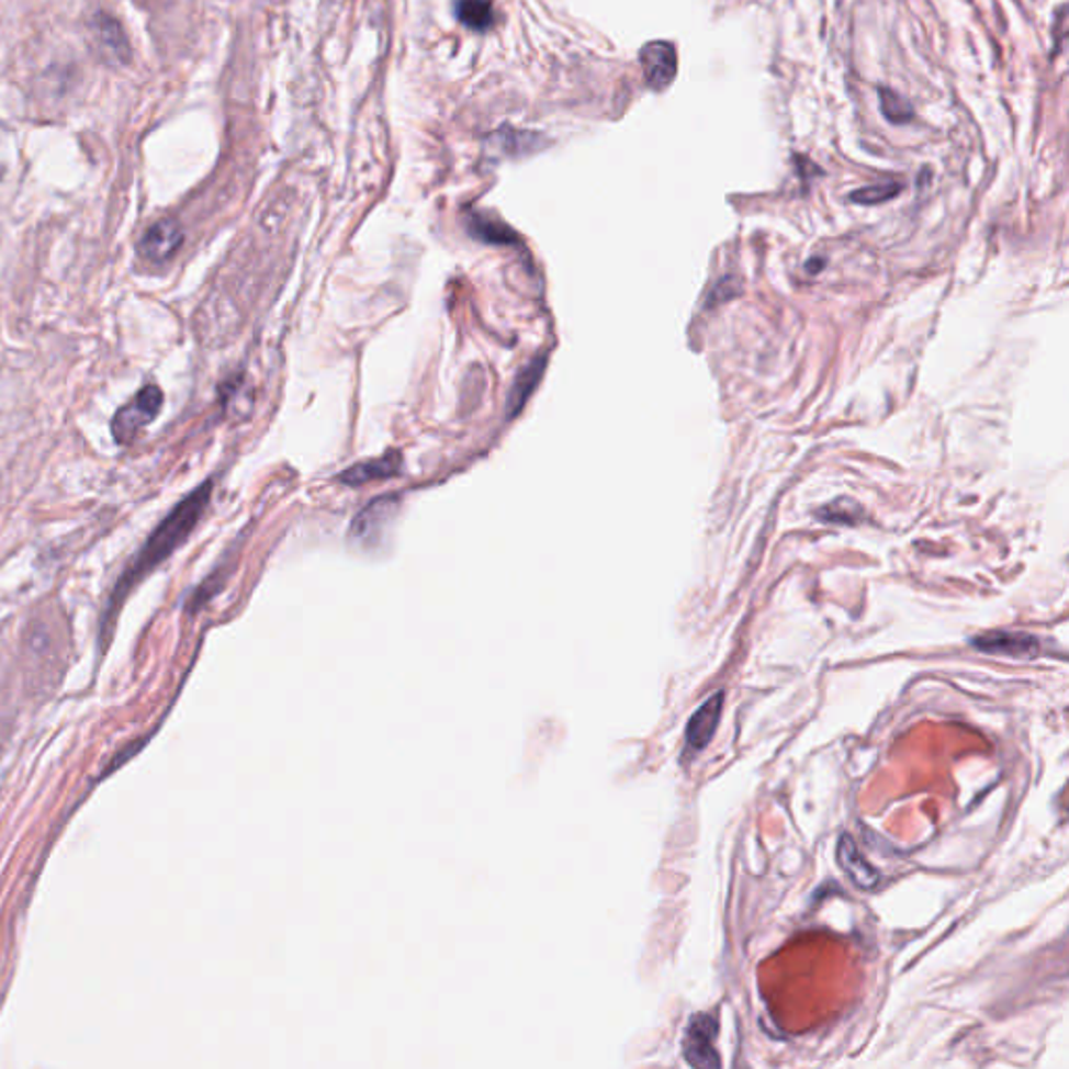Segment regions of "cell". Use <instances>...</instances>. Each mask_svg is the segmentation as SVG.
<instances>
[{"mask_svg": "<svg viewBox=\"0 0 1069 1069\" xmlns=\"http://www.w3.org/2000/svg\"><path fill=\"white\" fill-rule=\"evenodd\" d=\"M837 860L846 876L855 881L856 888L871 890L879 881V874L863 858L856 848L855 840L851 835H842L837 844Z\"/></svg>", "mask_w": 1069, "mask_h": 1069, "instance_id": "9", "label": "cell"}, {"mask_svg": "<svg viewBox=\"0 0 1069 1069\" xmlns=\"http://www.w3.org/2000/svg\"><path fill=\"white\" fill-rule=\"evenodd\" d=\"M469 230L474 238L485 240L490 245H516L518 236L506 224L493 220L490 215L472 214L469 217Z\"/></svg>", "mask_w": 1069, "mask_h": 1069, "instance_id": "12", "label": "cell"}, {"mask_svg": "<svg viewBox=\"0 0 1069 1069\" xmlns=\"http://www.w3.org/2000/svg\"><path fill=\"white\" fill-rule=\"evenodd\" d=\"M212 492H214V481H205L196 490L189 493L184 499H180L171 508V513L147 537L143 548L130 560L124 573L115 581V585L109 594L108 606H105L103 617H101L99 643H103V648L111 640L115 619H117L124 601L132 594V589L149 573H153L161 562H166L193 534L194 527L199 525V520L203 518V514L212 502Z\"/></svg>", "mask_w": 1069, "mask_h": 1069, "instance_id": "1", "label": "cell"}, {"mask_svg": "<svg viewBox=\"0 0 1069 1069\" xmlns=\"http://www.w3.org/2000/svg\"><path fill=\"white\" fill-rule=\"evenodd\" d=\"M879 103H881L884 117L892 124H907L913 120L911 103L904 101L900 94L890 88H879Z\"/></svg>", "mask_w": 1069, "mask_h": 1069, "instance_id": "15", "label": "cell"}, {"mask_svg": "<svg viewBox=\"0 0 1069 1069\" xmlns=\"http://www.w3.org/2000/svg\"><path fill=\"white\" fill-rule=\"evenodd\" d=\"M90 32L94 46L101 57L111 65H128L132 61V46L122 22L108 11H99L90 20Z\"/></svg>", "mask_w": 1069, "mask_h": 1069, "instance_id": "4", "label": "cell"}, {"mask_svg": "<svg viewBox=\"0 0 1069 1069\" xmlns=\"http://www.w3.org/2000/svg\"><path fill=\"white\" fill-rule=\"evenodd\" d=\"M640 64H642L645 82L656 90L663 92L664 88L673 85L677 76V53L675 46L664 41L648 43L640 50Z\"/></svg>", "mask_w": 1069, "mask_h": 1069, "instance_id": "8", "label": "cell"}, {"mask_svg": "<svg viewBox=\"0 0 1069 1069\" xmlns=\"http://www.w3.org/2000/svg\"><path fill=\"white\" fill-rule=\"evenodd\" d=\"M817 516L823 520V522H830V525H848L853 527L858 520H863V510L860 506L848 499V497H840L835 499L832 504L823 506Z\"/></svg>", "mask_w": 1069, "mask_h": 1069, "instance_id": "14", "label": "cell"}, {"mask_svg": "<svg viewBox=\"0 0 1069 1069\" xmlns=\"http://www.w3.org/2000/svg\"><path fill=\"white\" fill-rule=\"evenodd\" d=\"M455 18L474 32H487L493 25L492 0H455Z\"/></svg>", "mask_w": 1069, "mask_h": 1069, "instance_id": "13", "label": "cell"}, {"mask_svg": "<svg viewBox=\"0 0 1069 1069\" xmlns=\"http://www.w3.org/2000/svg\"><path fill=\"white\" fill-rule=\"evenodd\" d=\"M184 243V230L173 217L157 220L138 240V256L150 263H166L180 251Z\"/></svg>", "mask_w": 1069, "mask_h": 1069, "instance_id": "6", "label": "cell"}, {"mask_svg": "<svg viewBox=\"0 0 1069 1069\" xmlns=\"http://www.w3.org/2000/svg\"><path fill=\"white\" fill-rule=\"evenodd\" d=\"M719 1022L714 1015L698 1013L685 1027L684 1059L691 1068H721V1057L714 1048Z\"/></svg>", "mask_w": 1069, "mask_h": 1069, "instance_id": "3", "label": "cell"}, {"mask_svg": "<svg viewBox=\"0 0 1069 1069\" xmlns=\"http://www.w3.org/2000/svg\"><path fill=\"white\" fill-rule=\"evenodd\" d=\"M900 191H902V184L900 182L888 180V182H879V184H871V187L858 189V191L851 194V199L855 203H858V205H879V203H886V201L894 199Z\"/></svg>", "mask_w": 1069, "mask_h": 1069, "instance_id": "16", "label": "cell"}, {"mask_svg": "<svg viewBox=\"0 0 1069 1069\" xmlns=\"http://www.w3.org/2000/svg\"><path fill=\"white\" fill-rule=\"evenodd\" d=\"M402 471V455L400 453H389L385 458L368 460L362 464H356L351 469L339 474V481L345 485H364L374 479H389L393 474Z\"/></svg>", "mask_w": 1069, "mask_h": 1069, "instance_id": "10", "label": "cell"}, {"mask_svg": "<svg viewBox=\"0 0 1069 1069\" xmlns=\"http://www.w3.org/2000/svg\"><path fill=\"white\" fill-rule=\"evenodd\" d=\"M823 266H825V261H823V259H821V261H811V263H807V270H809L811 274H814V272H817V270H821Z\"/></svg>", "mask_w": 1069, "mask_h": 1069, "instance_id": "17", "label": "cell"}, {"mask_svg": "<svg viewBox=\"0 0 1069 1069\" xmlns=\"http://www.w3.org/2000/svg\"><path fill=\"white\" fill-rule=\"evenodd\" d=\"M971 648L982 654L1009 656V659H1036L1043 654V642L1032 633L1020 631H990L971 640Z\"/></svg>", "mask_w": 1069, "mask_h": 1069, "instance_id": "5", "label": "cell"}, {"mask_svg": "<svg viewBox=\"0 0 1069 1069\" xmlns=\"http://www.w3.org/2000/svg\"><path fill=\"white\" fill-rule=\"evenodd\" d=\"M723 702H725V691H717L691 714V719L685 728V752L687 754H698L710 744V740L714 738V731L719 728V721H721Z\"/></svg>", "mask_w": 1069, "mask_h": 1069, "instance_id": "7", "label": "cell"}, {"mask_svg": "<svg viewBox=\"0 0 1069 1069\" xmlns=\"http://www.w3.org/2000/svg\"><path fill=\"white\" fill-rule=\"evenodd\" d=\"M545 364H548L545 358H537L533 364L529 365L527 370H522L516 376L513 389H510V397H508V416H516L522 409V406L527 404V400L531 397L534 386L539 385V381L543 376Z\"/></svg>", "mask_w": 1069, "mask_h": 1069, "instance_id": "11", "label": "cell"}, {"mask_svg": "<svg viewBox=\"0 0 1069 1069\" xmlns=\"http://www.w3.org/2000/svg\"><path fill=\"white\" fill-rule=\"evenodd\" d=\"M164 402H166V397H164L161 386H143L130 400L128 404H124V406L120 407L113 414V418H111V437H113V441L117 446H130V443H134L140 437L143 428L150 425L159 416V412L164 407Z\"/></svg>", "mask_w": 1069, "mask_h": 1069, "instance_id": "2", "label": "cell"}]
</instances>
